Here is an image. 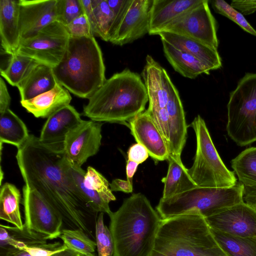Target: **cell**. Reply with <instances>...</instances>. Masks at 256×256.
<instances>
[{"label":"cell","instance_id":"cell-34","mask_svg":"<svg viewBox=\"0 0 256 256\" xmlns=\"http://www.w3.org/2000/svg\"><path fill=\"white\" fill-rule=\"evenodd\" d=\"M59 238L67 248L82 255L93 254L96 247V242L80 229L62 230Z\"/></svg>","mask_w":256,"mask_h":256},{"label":"cell","instance_id":"cell-44","mask_svg":"<svg viewBox=\"0 0 256 256\" xmlns=\"http://www.w3.org/2000/svg\"><path fill=\"white\" fill-rule=\"evenodd\" d=\"M230 6L241 12L242 14L248 15L256 10V0H236L231 2Z\"/></svg>","mask_w":256,"mask_h":256},{"label":"cell","instance_id":"cell-37","mask_svg":"<svg viewBox=\"0 0 256 256\" xmlns=\"http://www.w3.org/2000/svg\"><path fill=\"white\" fill-rule=\"evenodd\" d=\"M212 6L216 12L228 18L246 32L256 36V30L250 26L244 15L230 4L224 0H216L212 2Z\"/></svg>","mask_w":256,"mask_h":256},{"label":"cell","instance_id":"cell-31","mask_svg":"<svg viewBox=\"0 0 256 256\" xmlns=\"http://www.w3.org/2000/svg\"><path fill=\"white\" fill-rule=\"evenodd\" d=\"M40 64L32 58L15 53L10 56L7 66L0 69V75L10 84L17 86Z\"/></svg>","mask_w":256,"mask_h":256},{"label":"cell","instance_id":"cell-45","mask_svg":"<svg viewBox=\"0 0 256 256\" xmlns=\"http://www.w3.org/2000/svg\"><path fill=\"white\" fill-rule=\"evenodd\" d=\"M11 98L6 84L2 78H0V114L10 108Z\"/></svg>","mask_w":256,"mask_h":256},{"label":"cell","instance_id":"cell-29","mask_svg":"<svg viewBox=\"0 0 256 256\" xmlns=\"http://www.w3.org/2000/svg\"><path fill=\"white\" fill-rule=\"evenodd\" d=\"M210 230L218 246L228 256H256V237H240Z\"/></svg>","mask_w":256,"mask_h":256},{"label":"cell","instance_id":"cell-43","mask_svg":"<svg viewBox=\"0 0 256 256\" xmlns=\"http://www.w3.org/2000/svg\"><path fill=\"white\" fill-rule=\"evenodd\" d=\"M127 154L128 160L138 164L144 162L149 156L148 152L144 146L138 142L130 147Z\"/></svg>","mask_w":256,"mask_h":256},{"label":"cell","instance_id":"cell-8","mask_svg":"<svg viewBox=\"0 0 256 256\" xmlns=\"http://www.w3.org/2000/svg\"><path fill=\"white\" fill-rule=\"evenodd\" d=\"M228 136L238 146L256 141V73H246L230 94L227 104Z\"/></svg>","mask_w":256,"mask_h":256},{"label":"cell","instance_id":"cell-16","mask_svg":"<svg viewBox=\"0 0 256 256\" xmlns=\"http://www.w3.org/2000/svg\"><path fill=\"white\" fill-rule=\"evenodd\" d=\"M82 120L80 114L75 108L67 105L47 118L42 129L40 140L54 150L64 152L67 134Z\"/></svg>","mask_w":256,"mask_h":256},{"label":"cell","instance_id":"cell-20","mask_svg":"<svg viewBox=\"0 0 256 256\" xmlns=\"http://www.w3.org/2000/svg\"><path fill=\"white\" fill-rule=\"evenodd\" d=\"M156 35L160 36L161 40L196 57L210 70L222 67L221 58L215 48L197 40L168 32H160Z\"/></svg>","mask_w":256,"mask_h":256},{"label":"cell","instance_id":"cell-24","mask_svg":"<svg viewBox=\"0 0 256 256\" xmlns=\"http://www.w3.org/2000/svg\"><path fill=\"white\" fill-rule=\"evenodd\" d=\"M168 160V172L162 180L164 184L162 198H168L197 186L182 162L180 156L170 154Z\"/></svg>","mask_w":256,"mask_h":256},{"label":"cell","instance_id":"cell-51","mask_svg":"<svg viewBox=\"0 0 256 256\" xmlns=\"http://www.w3.org/2000/svg\"><path fill=\"white\" fill-rule=\"evenodd\" d=\"M82 256H96L94 255L93 254H86V255H82Z\"/></svg>","mask_w":256,"mask_h":256},{"label":"cell","instance_id":"cell-48","mask_svg":"<svg viewBox=\"0 0 256 256\" xmlns=\"http://www.w3.org/2000/svg\"><path fill=\"white\" fill-rule=\"evenodd\" d=\"M139 164L128 160L126 165V174L127 180L132 184V178L136 173Z\"/></svg>","mask_w":256,"mask_h":256},{"label":"cell","instance_id":"cell-40","mask_svg":"<svg viewBox=\"0 0 256 256\" xmlns=\"http://www.w3.org/2000/svg\"><path fill=\"white\" fill-rule=\"evenodd\" d=\"M106 1L114 14L113 22L110 30V40L125 16L131 0H106Z\"/></svg>","mask_w":256,"mask_h":256},{"label":"cell","instance_id":"cell-35","mask_svg":"<svg viewBox=\"0 0 256 256\" xmlns=\"http://www.w3.org/2000/svg\"><path fill=\"white\" fill-rule=\"evenodd\" d=\"M84 183L86 188L96 192L106 202L109 204L116 200L108 180L90 166L88 167L86 172Z\"/></svg>","mask_w":256,"mask_h":256},{"label":"cell","instance_id":"cell-10","mask_svg":"<svg viewBox=\"0 0 256 256\" xmlns=\"http://www.w3.org/2000/svg\"><path fill=\"white\" fill-rule=\"evenodd\" d=\"M208 1L204 0L174 20L162 31L184 36L218 48L216 20L209 8Z\"/></svg>","mask_w":256,"mask_h":256},{"label":"cell","instance_id":"cell-19","mask_svg":"<svg viewBox=\"0 0 256 256\" xmlns=\"http://www.w3.org/2000/svg\"><path fill=\"white\" fill-rule=\"evenodd\" d=\"M0 37L4 54H15L21 40L19 0H0Z\"/></svg>","mask_w":256,"mask_h":256},{"label":"cell","instance_id":"cell-28","mask_svg":"<svg viewBox=\"0 0 256 256\" xmlns=\"http://www.w3.org/2000/svg\"><path fill=\"white\" fill-rule=\"evenodd\" d=\"M21 194L19 190L13 184L6 182L0 189V218L23 230L20 210Z\"/></svg>","mask_w":256,"mask_h":256},{"label":"cell","instance_id":"cell-42","mask_svg":"<svg viewBox=\"0 0 256 256\" xmlns=\"http://www.w3.org/2000/svg\"><path fill=\"white\" fill-rule=\"evenodd\" d=\"M148 110L168 146L170 140V126L168 116L166 108Z\"/></svg>","mask_w":256,"mask_h":256},{"label":"cell","instance_id":"cell-15","mask_svg":"<svg viewBox=\"0 0 256 256\" xmlns=\"http://www.w3.org/2000/svg\"><path fill=\"white\" fill-rule=\"evenodd\" d=\"M56 2L57 0H19L21 41L34 36L56 21Z\"/></svg>","mask_w":256,"mask_h":256},{"label":"cell","instance_id":"cell-18","mask_svg":"<svg viewBox=\"0 0 256 256\" xmlns=\"http://www.w3.org/2000/svg\"><path fill=\"white\" fill-rule=\"evenodd\" d=\"M166 109L168 116L170 154L180 156L187 138V124L178 92L172 82Z\"/></svg>","mask_w":256,"mask_h":256},{"label":"cell","instance_id":"cell-6","mask_svg":"<svg viewBox=\"0 0 256 256\" xmlns=\"http://www.w3.org/2000/svg\"><path fill=\"white\" fill-rule=\"evenodd\" d=\"M240 182L225 188L196 186L173 196L160 198L156 210L162 219L196 210L205 218L244 202Z\"/></svg>","mask_w":256,"mask_h":256},{"label":"cell","instance_id":"cell-38","mask_svg":"<svg viewBox=\"0 0 256 256\" xmlns=\"http://www.w3.org/2000/svg\"><path fill=\"white\" fill-rule=\"evenodd\" d=\"M83 13L80 0H57L56 21L64 26Z\"/></svg>","mask_w":256,"mask_h":256},{"label":"cell","instance_id":"cell-50","mask_svg":"<svg viewBox=\"0 0 256 256\" xmlns=\"http://www.w3.org/2000/svg\"><path fill=\"white\" fill-rule=\"evenodd\" d=\"M244 201L256 210V196L244 198Z\"/></svg>","mask_w":256,"mask_h":256},{"label":"cell","instance_id":"cell-23","mask_svg":"<svg viewBox=\"0 0 256 256\" xmlns=\"http://www.w3.org/2000/svg\"><path fill=\"white\" fill-rule=\"evenodd\" d=\"M52 68L40 64L16 86L20 100L32 99L52 89L57 84Z\"/></svg>","mask_w":256,"mask_h":256},{"label":"cell","instance_id":"cell-1","mask_svg":"<svg viewBox=\"0 0 256 256\" xmlns=\"http://www.w3.org/2000/svg\"><path fill=\"white\" fill-rule=\"evenodd\" d=\"M16 159L25 184L60 214L68 228L80 229L96 240L98 213L78 187L64 152L50 148L30 134L18 148Z\"/></svg>","mask_w":256,"mask_h":256},{"label":"cell","instance_id":"cell-41","mask_svg":"<svg viewBox=\"0 0 256 256\" xmlns=\"http://www.w3.org/2000/svg\"><path fill=\"white\" fill-rule=\"evenodd\" d=\"M67 248L66 246L60 242L44 244L39 245L26 246L22 250L28 252L31 256H51L54 254Z\"/></svg>","mask_w":256,"mask_h":256},{"label":"cell","instance_id":"cell-33","mask_svg":"<svg viewBox=\"0 0 256 256\" xmlns=\"http://www.w3.org/2000/svg\"><path fill=\"white\" fill-rule=\"evenodd\" d=\"M68 163L69 169L74 180L92 208L98 213H106L110 216L112 212L110 208L109 204L103 200L96 192L85 186L84 180L86 172L81 166L72 163L68 160Z\"/></svg>","mask_w":256,"mask_h":256},{"label":"cell","instance_id":"cell-4","mask_svg":"<svg viewBox=\"0 0 256 256\" xmlns=\"http://www.w3.org/2000/svg\"><path fill=\"white\" fill-rule=\"evenodd\" d=\"M150 256H228L206 218L192 210L162 219Z\"/></svg>","mask_w":256,"mask_h":256},{"label":"cell","instance_id":"cell-9","mask_svg":"<svg viewBox=\"0 0 256 256\" xmlns=\"http://www.w3.org/2000/svg\"><path fill=\"white\" fill-rule=\"evenodd\" d=\"M70 37L65 26L54 21L34 36L22 40L16 53L54 68L62 60Z\"/></svg>","mask_w":256,"mask_h":256},{"label":"cell","instance_id":"cell-36","mask_svg":"<svg viewBox=\"0 0 256 256\" xmlns=\"http://www.w3.org/2000/svg\"><path fill=\"white\" fill-rule=\"evenodd\" d=\"M104 214L100 212L96 223L95 236L98 256H113V238L110 228L104 224Z\"/></svg>","mask_w":256,"mask_h":256},{"label":"cell","instance_id":"cell-14","mask_svg":"<svg viewBox=\"0 0 256 256\" xmlns=\"http://www.w3.org/2000/svg\"><path fill=\"white\" fill-rule=\"evenodd\" d=\"M152 2L131 0L125 16L110 42L122 46L148 34Z\"/></svg>","mask_w":256,"mask_h":256},{"label":"cell","instance_id":"cell-21","mask_svg":"<svg viewBox=\"0 0 256 256\" xmlns=\"http://www.w3.org/2000/svg\"><path fill=\"white\" fill-rule=\"evenodd\" d=\"M204 0H153L149 34H156Z\"/></svg>","mask_w":256,"mask_h":256},{"label":"cell","instance_id":"cell-5","mask_svg":"<svg viewBox=\"0 0 256 256\" xmlns=\"http://www.w3.org/2000/svg\"><path fill=\"white\" fill-rule=\"evenodd\" d=\"M52 71L58 84L83 98H90L106 80L102 52L94 36H70L62 60Z\"/></svg>","mask_w":256,"mask_h":256},{"label":"cell","instance_id":"cell-39","mask_svg":"<svg viewBox=\"0 0 256 256\" xmlns=\"http://www.w3.org/2000/svg\"><path fill=\"white\" fill-rule=\"evenodd\" d=\"M65 27L70 36H94L89 19L84 12Z\"/></svg>","mask_w":256,"mask_h":256},{"label":"cell","instance_id":"cell-25","mask_svg":"<svg viewBox=\"0 0 256 256\" xmlns=\"http://www.w3.org/2000/svg\"><path fill=\"white\" fill-rule=\"evenodd\" d=\"M231 166L244 187L243 198L256 196V147L242 152L232 160Z\"/></svg>","mask_w":256,"mask_h":256},{"label":"cell","instance_id":"cell-2","mask_svg":"<svg viewBox=\"0 0 256 256\" xmlns=\"http://www.w3.org/2000/svg\"><path fill=\"white\" fill-rule=\"evenodd\" d=\"M109 216L113 256L151 255L162 218L144 194H132Z\"/></svg>","mask_w":256,"mask_h":256},{"label":"cell","instance_id":"cell-12","mask_svg":"<svg viewBox=\"0 0 256 256\" xmlns=\"http://www.w3.org/2000/svg\"><path fill=\"white\" fill-rule=\"evenodd\" d=\"M103 123L92 120L82 122L67 134L64 147L66 158L81 166L99 150L102 138Z\"/></svg>","mask_w":256,"mask_h":256},{"label":"cell","instance_id":"cell-7","mask_svg":"<svg viewBox=\"0 0 256 256\" xmlns=\"http://www.w3.org/2000/svg\"><path fill=\"white\" fill-rule=\"evenodd\" d=\"M190 126L196 140L194 163L188 169L192 180L198 186L225 188L236 185L235 173L229 170L221 159L204 120L198 115Z\"/></svg>","mask_w":256,"mask_h":256},{"label":"cell","instance_id":"cell-46","mask_svg":"<svg viewBox=\"0 0 256 256\" xmlns=\"http://www.w3.org/2000/svg\"><path fill=\"white\" fill-rule=\"evenodd\" d=\"M110 187L112 192H122L130 193L132 192V184L128 180H125L120 178H116L110 184Z\"/></svg>","mask_w":256,"mask_h":256},{"label":"cell","instance_id":"cell-13","mask_svg":"<svg viewBox=\"0 0 256 256\" xmlns=\"http://www.w3.org/2000/svg\"><path fill=\"white\" fill-rule=\"evenodd\" d=\"M210 228L240 237H256V210L244 201L206 218Z\"/></svg>","mask_w":256,"mask_h":256},{"label":"cell","instance_id":"cell-26","mask_svg":"<svg viewBox=\"0 0 256 256\" xmlns=\"http://www.w3.org/2000/svg\"><path fill=\"white\" fill-rule=\"evenodd\" d=\"M163 50L173 68L185 78L194 79L198 76L210 74V70L196 57L162 40Z\"/></svg>","mask_w":256,"mask_h":256},{"label":"cell","instance_id":"cell-49","mask_svg":"<svg viewBox=\"0 0 256 256\" xmlns=\"http://www.w3.org/2000/svg\"><path fill=\"white\" fill-rule=\"evenodd\" d=\"M51 256H82V254L67 248Z\"/></svg>","mask_w":256,"mask_h":256},{"label":"cell","instance_id":"cell-11","mask_svg":"<svg viewBox=\"0 0 256 256\" xmlns=\"http://www.w3.org/2000/svg\"><path fill=\"white\" fill-rule=\"evenodd\" d=\"M22 194L24 226L44 236L47 240L59 238L63 224L60 214L26 184L22 188Z\"/></svg>","mask_w":256,"mask_h":256},{"label":"cell","instance_id":"cell-22","mask_svg":"<svg viewBox=\"0 0 256 256\" xmlns=\"http://www.w3.org/2000/svg\"><path fill=\"white\" fill-rule=\"evenodd\" d=\"M70 92L57 82L51 90L32 99L20 100V104L28 112L36 118H48L52 114L70 104L72 100Z\"/></svg>","mask_w":256,"mask_h":256},{"label":"cell","instance_id":"cell-47","mask_svg":"<svg viewBox=\"0 0 256 256\" xmlns=\"http://www.w3.org/2000/svg\"><path fill=\"white\" fill-rule=\"evenodd\" d=\"M0 256H31L25 250L12 246L0 247Z\"/></svg>","mask_w":256,"mask_h":256},{"label":"cell","instance_id":"cell-17","mask_svg":"<svg viewBox=\"0 0 256 256\" xmlns=\"http://www.w3.org/2000/svg\"><path fill=\"white\" fill-rule=\"evenodd\" d=\"M128 122L131 134L138 143L144 146L152 158L156 161L168 160L170 152L167 144L147 110Z\"/></svg>","mask_w":256,"mask_h":256},{"label":"cell","instance_id":"cell-27","mask_svg":"<svg viewBox=\"0 0 256 256\" xmlns=\"http://www.w3.org/2000/svg\"><path fill=\"white\" fill-rule=\"evenodd\" d=\"M30 135L24 122L10 108L0 114V144H12L18 148Z\"/></svg>","mask_w":256,"mask_h":256},{"label":"cell","instance_id":"cell-30","mask_svg":"<svg viewBox=\"0 0 256 256\" xmlns=\"http://www.w3.org/2000/svg\"><path fill=\"white\" fill-rule=\"evenodd\" d=\"M46 240L44 236L30 230L25 226L22 230L14 226H0V247L12 246L22 250L26 246L46 244Z\"/></svg>","mask_w":256,"mask_h":256},{"label":"cell","instance_id":"cell-3","mask_svg":"<svg viewBox=\"0 0 256 256\" xmlns=\"http://www.w3.org/2000/svg\"><path fill=\"white\" fill-rule=\"evenodd\" d=\"M148 101L140 76L126 68L106 80L88 99L82 114L95 122L126 124L145 110Z\"/></svg>","mask_w":256,"mask_h":256},{"label":"cell","instance_id":"cell-32","mask_svg":"<svg viewBox=\"0 0 256 256\" xmlns=\"http://www.w3.org/2000/svg\"><path fill=\"white\" fill-rule=\"evenodd\" d=\"M94 19L92 28L94 36L106 42L110 40L114 14L106 0H91Z\"/></svg>","mask_w":256,"mask_h":256}]
</instances>
